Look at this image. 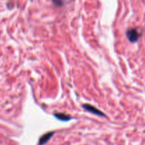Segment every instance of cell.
Listing matches in <instances>:
<instances>
[{
	"mask_svg": "<svg viewBox=\"0 0 145 145\" xmlns=\"http://www.w3.org/2000/svg\"><path fill=\"white\" fill-rule=\"evenodd\" d=\"M127 38L131 42H135L139 40L140 36V34L135 28H130L126 33Z\"/></svg>",
	"mask_w": 145,
	"mask_h": 145,
	"instance_id": "1",
	"label": "cell"
},
{
	"mask_svg": "<svg viewBox=\"0 0 145 145\" xmlns=\"http://www.w3.org/2000/svg\"><path fill=\"white\" fill-rule=\"evenodd\" d=\"M83 108L87 111L90 112V113H93V114L97 115V116H106L104 113H102V111H101L100 110H99L98 108H96L94 106H91V105L89 104H84L83 105Z\"/></svg>",
	"mask_w": 145,
	"mask_h": 145,
	"instance_id": "2",
	"label": "cell"
},
{
	"mask_svg": "<svg viewBox=\"0 0 145 145\" xmlns=\"http://www.w3.org/2000/svg\"><path fill=\"white\" fill-rule=\"evenodd\" d=\"M54 4L56 6H58V7H60V6L62 5V0H52Z\"/></svg>",
	"mask_w": 145,
	"mask_h": 145,
	"instance_id": "5",
	"label": "cell"
},
{
	"mask_svg": "<svg viewBox=\"0 0 145 145\" xmlns=\"http://www.w3.org/2000/svg\"><path fill=\"white\" fill-rule=\"evenodd\" d=\"M53 135H54L53 132H51V133H46V134L44 135H42V137H40V139L39 144L40 145L45 144V143H47L50 140V138L53 136Z\"/></svg>",
	"mask_w": 145,
	"mask_h": 145,
	"instance_id": "3",
	"label": "cell"
},
{
	"mask_svg": "<svg viewBox=\"0 0 145 145\" xmlns=\"http://www.w3.org/2000/svg\"><path fill=\"white\" fill-rule=\"evenodd\" d=\"M56 118H57L58 120H62V121H68L71 119V117L68 115L65 114V113H55L54 115Z\"/></svg>",
	"mask_w": 145,
	"mask_h": 145,
	"instance_id": "4",
	"label": "cell"
}]
</instances>
